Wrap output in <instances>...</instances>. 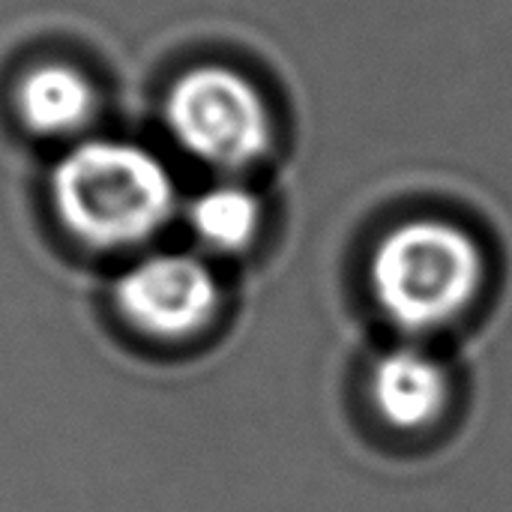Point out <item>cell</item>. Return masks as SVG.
<instances>
[{
    "instance_id": "cell-2",
    "label": "cell",
    "mask_w": 512,
    "mask_h": 512,
    "mask_svg": "<svg viewBox=\"0 0 512 512\" xmlns=\"http://www.w3.org/2000/svg\"><path fill=\"white\" fill-rule=\"evenodd\" d=\"M486 282V255L459 225L417 216L390 228L372 252L378 309L402 330L429 333L471 309Z\"/></svg>"
},
{
    "instance_id": "cell-6",
    "label": "cell",
    "mask_w": 512,
    "mask_h": 512,
    "mask_svg": "<svg viewBox=\"0 0 512 512\" xmlns=\"http://www.w3.org/2000/svg\"><path fill=\"white\" fill-rule=\"evenodd\" d=\"M12 105L21 126L42 138L78 135L96 117V87L69 63H36L15 81Z\"/></svg>"
},
{
    "instance_id": "cell-7",
    "label": "cell",
    "mask_w": 512,
    "mask_h": 512,
    "mask_svg": "<svg viewBox=\"0 0 512 512\" xmlns=\"http://www.w3.org/2000/svg\"><path fill=\"white\" fill-rule=\"evenodd\" d=\"M189 222L204 246L216 252H240L258 234L261 204L240 186H216L192 204Z\"/></svg>"
},
{
    "instance_id": "cell-5",
    "label": "cell",
    "mask_w": 512,
    "mask_h": 512,
    "mask_svg": "<svg viewBox=\"0 0 512 512\" xmlns=\"http://www.w3.org/2000/svg\"><path fill=\"white\" fill-rule=\"evenodd\" d=\"M372 405L399 432H420L441 420L450 402L444 366L420 348H396L372 369Z\"/></svg>"
},
{
    "instance_id": "cell-4",
    "label": "cell",
    "mask_w": 512,
    "mask_h": 512,
    "mask_svg": "<svg viewBox=\"0 0 512 512\" xmlns=\"http://www.w3.org/2000/svg\"><path fill=\"white\" fill-rule=\"evenodd\" d=\"M219 300L216 276L192 255H150L114 285L120 318L159 342H180L201 333L216 318Z\"/></svg>"
},
{
    "instance_id": "cell-1",
    "label": "cell",
    "mask_w": 512,
    "mask_h": 512,
    "mask_svg": "<svg viewBox=\"0 0 512 512\" xmlns=\"http://www.w3.org/2000/svg\"><path fill=\"white\" fill-rule=\"evenodd\" d=\"M60 225L96 252L147 243L174 213V180L159 156L129 141H81L51 171Z\"/></svg>"
},
{
    "instance_id": "cell-3",
    "label": "cell",
    "mask_w": 512,
    "mask_h": 512,
    "mask_svg": "<svg viewBox=\"0 0 512 512\" xmlns=\"http://www.w3.org/2000/svg\"><path fill=\"white\" fill-rule=\"evenodd\" d=\"M165 123L177 144L213 168H246L273 144V117L261 90L237 69H186L165 96Z\"/></svg>"
}]
</instances>
